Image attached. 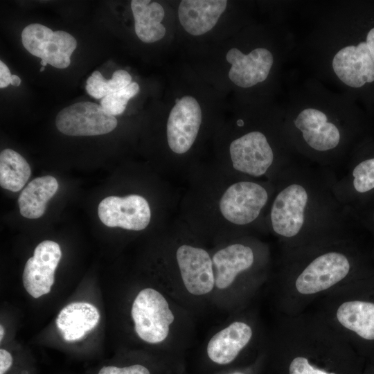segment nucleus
I'll use <instances>...</instances> for the list:
<instances>
[{
	"mask_svg": "<svg viewBox=\"0 0 374 374\" xmlns=\"http://www.w3.org/2000/svg\"><path fill=\"white\" fill-rule=\"evenodd\" d=\"M131 8L135 33L142 42L152 43L165 36L166 28L161 24L165 11L160 3L150 0H132Z\"/></svg>",
	"mask_w": 374,
	"mask_h": 374,
	"instance_id": "aec40b11",
	"label": "nucleus"
},
{
	"mask_svg": "<svg viewBox=\"0 0 374 374\" xmlns=\"http://www.w3.org/2000/svg\"><path fill=\"white\" fill-rule=\"evenodd\" d=\"M98 215L100 221L109 227H121L132 231L145 229L151 219L148 201L136 194L123 197H105L98 205Z\"/></svg>",
	"mask_w": 374,
	"mask_h": 374,
	"instance_id": "0eeeda50",
	"label": "nucleus"
},
{
	"mask_svg": "<svg viewBox=\"0 0 374 374\" xmlns=\"http://www.w3.org/2000/svg\"><path fill=\"white\" fill-rule=\"evenodd\" d=\"M216 270L215 283L219 289L228 287L235 276L251 267L254 254L251 247L240 243L217 251L212 259Z\"/></svg>",
	"mask_w": 374,
	"mask_h": 374,
	"instance_id": "a211bd4d",
	"label": "nucleus"
},
{
	"mask_svg": "<svg viewBox=\"0 0 374 374\" xmlns=\"http://www.w3.org/2000/svg\"><path fill=\"white\" fill-rule=\"evenodd\" d=\"M352 185L359 193L371 191L374 188V158L359 163L352 170Z\"/></svg>",
	"mask_w": 374,
	"mask_h": 374,
	"instance_id": "393cba45",
	"label": "nucleus"
},
{
	"mask_svg": "<svg viewBox=\"0 0 374 374\" xmlns=\"http://www.w3.org/2000/svg\"><path fill=\"white\" fill-rule=\"evenodd\" d=\"M117 119L100 106L80 102L62 109L57 115V130L69 136H96L107 134L117 126Z\"/></svg>",
	"mask_w": 374,
	"mask_h": 374,
	"instance_id": "39448f33",
	"label": "nucleus"
},
{
	"mask_svg": "<svg viewBox=\"0 0 374 374\" xmlns=\"http://www.w3.org/2000/svg\"><path fill=\"white\" fill-rule=\"evenodd\" d=\"M132 82L130 74L125 70L114 72L111 79H105L101 73L95 71L86 82L87 92L93 98L102 99L105 96L120 91Z\"/></svg>",
	"mask_w": 374,
	"mask_h": 374,
	"instance_id": "5701e85b",
	"label": "nucleus"
},
{
	"mask_svg": "<svg viewBox=\"0 0 374 374\" xmlns=\"http://www.w3.org/2000/svg\"><path fill=\"white\" fill-rule=\"evenodd\" d=\"M202 123V109L193 96L181 98L171 109L167 123V140L170 149L181 154L194 143Z\"/></svg>",
	"mask_w": 374,
	"mask_h": 374,
	"instance_id": "1a4fd4ad",
	"label": "nucleus"
},
{
	"mask_svg": "<svg viewBox=\"0 0 374 374\" xmlns=\"http://www.w3.org/2000/svg\"><path fill=\"white\" fill-rule=\"evenodd\" d=\"M251 336L249 326L240 321L233 322L211 339L207 346L208 355L218 364H229L248 344Z\"/></svg>",
	"mask_w": 374,
	"mask_h": 374,
	"instance_id": "f3484780",
	"label": "nucleus"
},
{
	"mask_svg": "<svg viewBox=\"0 0 374 374\" xmlns=\"http://www.w3.org/2000/svg\"><path fill=\"white\" fill-rule=\"evenodd\" d=\"M181 276L187 290L195 295L210 292L215 283L213 261L208 252L184 244L176 253Z\"/></svg>",
	"mask_w": 374,
	"mask_h": 374,
	"instance_id": "9b49d317",
	"label": "nucleus"
},
{
	"mask_svg": "<svg viewBox=\"0 0 374 374\" xmlns=\"http://www.w3.org/2000/svg\"><path fill=\"white\" fill-rule=\"evenodd\" d=\"M302 133L305 142L312 149L326 152L337 148L341 139L337 127L328 121L321 111L307 108L301 111L294 121Z\"/></svg>",
	"mask_w": 374,
	"mask_h": 374,
	"instance_id": "2eb2a0df",
	"label": "nucleus"
},
{
	"mask_svg": "<svg viewBox=\"0 0 374 374\" xmlns=\"http://www.w3.org/2000/svg\"><path fill=\"white\" fill-rule=\"evenodd\" d=\"M12 74L7 65L0 61V88L3 89L11 84Z\"/></svg>",
	"mask_w": 374,
	"mask_h": 374,
	"instance_id": "cd10ccee",
	"label": "nucleus"
},
{
	"mask_svg": "<svg viewBox=\"0 0 374 374\" xmlns=\"http://www.w3.org/2000/svg\"><path fill=\"white\" fill-rule=\"evenodd\" d=\"M139 91V86L132 82L128 86L116 92L110 93L100 100V106L108 114L115 116L125 109L128 100Z\"/></svg>",
	"mask_w": 374,
	"mask_h": 374,
	"instance_id": "b1692460",
	"label": "nucleus"
},
{
	"mask_svg": "<svg viewBox=\"0 0 374 374\" xmlns=\"http://www.w3.org/2000/svg\"><path fill=\"white\" fill-rule=\"evenodd\" d=\"M31 174L26 160L15 150L6 148L0 154V185L12 192L20 190Z\"/></svg>",
	"mask_w": 374,
	"mask_h": 374,
	"instance_id": "4be33fe9",
	"label": "nucleus"
},
{
	"mask_svg": "<svg viewBox=\"0 0 374 374\" xmlns=\"http://www.w3.org/2000/svg\"><path fill=\"white\" fill-rule=\"evenodd\" d=\"M233 168L241 173L258 177L265 175L274 163V152L264 134L248 132L233 140L229 146Z\"/></svg>",
	"mask_w": 374,
	"mask_h": 374,
	"instance_id": "6e6552de",
	"label": "nucleus"
},
{
	"mask_svg": "<svg viewBox=\"0 0 374 374\" xmlns=\"http://www.w3.org/2000/svg\"><path fill=\"white\" fill-rule=\"evenodd\" d=\"M13 364V358L6 350L0 349V374H6Z\"/></svg>",
	"mask_w": 374,
	"mask_h": 374,
	"instance_id": "bb28decb",
	"label": "nucleus"
},
{
	"mask_svg": "<svg viewBox=\"0 0 374 374\" xmlns=\"http://www.w3.org/2000/svg\"><path fill=\"white\" fill-rule=\"evenodd\" d=\"M363 374H374V363Z\"/></svg>",
	"mask_w": 374,
	"mask_h": 374,
	"instance_id": "7c9ffc66",
	"label": "nucleus"
},
{
	"mask_svg": "<svg viewBox=\"0 0 374 374\" xmlns=\"http://www.w3.org/2000/svg\"><path fill=\"white\" fill-rule=\"evenodd\" d=\"M226 5L225 0H183L178 8L179 22L188 33L204 35L215 26Z\"/></svg>",
	"mask_w": 374,
	"mask_h": 374,
	"instance_id": "dca6fc26",
	"label": "nucleus"
},
{
	"mask_svg": "<svg viewBox=\"0 0 374 374\" xmlns=\"http://www.w3.org/2000/svg\"><path fill=\"white\" fill-rule=\"evenodd\" d=\"M21 84V79L17 75H12L11 84L15 87H18Z\"/></svg>",
	"mask_w": 374,
	"mask_h": 374,
	"instance_id": "c756f323",
	"label": "nucleus"
},
{
	"mask_svg": "<svg viewBox=\"0 0 374 374\" xmlns=\"http://www.w3.org/2000/svg\"><path fill=\"white\" fill-rule=\"evenodd\" d=\"M41 64H42V66L45 67V66H46L48 64V63L44 60H41Z\"/></svg>",
	"mask_w": 374,
	"mask_h": 374,
	"instance_id": "473e14b6",
	"label": "nucleus"
},
{
	"mask_svg": "<svg viewBox=\"0 0 374 374\" xmlns=\"http://www.w3.org/2000/svg\"><path fill=\"white\" fill-rule=\"evenodd\" d=\"M366 44L369 50L371 56L374 62V28L371 29L368 33Z\"/></svg>",
	"mask_w": 374,
	"mask_h": 374,
	"instance_id": "c85d7f7f",
	"label": "nucleus"
},
{
	"mask_svg": "<svg viewBox=\"0 0 374 374\" xmlns=\"http://www.w3.org/2000/svg\"><path fill=\"white\" fill-rule=\"evenodd\" d=\"M100 314L92 304L75 302L65 306L60 312L56 325L66 341H75L83 337L98 323Z\"/></svg>",
	"mask_w": 374,
	"mask_h": 374,
	"instance_id": "6ab92c4d",
	"label": "nucleus"
},
{
	"mask_svg": "<svg viewBox=\"0 0 374 374\" xmlns=\"http://www.w3.org/2000/svg\"><path fill=\"white\" fill-rule=\"evenodd\" d=\"M4 335V330L3 326H0V341H1Z\"/></svg>",
	"mask_w": 374,
	"mask_h": 374,
	"instance_id": "2f4dec72",
	"label": "nucleus"
},
{
	"mask_svg": "<svg viewBox=\"0 0 374 374\" xmlns=\"http://www.w3.org/2000/svg\"><path fill=\"white\" fill-rule=\"evenodd\" d=\"M44 66H42L41 69H40V72H42L44 71Z\"/></svg>",
	"mask_w": 374,
	"mask_h": 374,
	"instance_id": "72a5a7b5",
	"label": "nucleus"
},
{
	"mask_svg": "<svg viewBox=\"0 0 374 374\" xmlns=\"http://www.w3.org/2000/svg\"><path fill=\"white\" fill-rule=\"evenodd\" d=\"M314 199L312 189L304 181L287 182L277 193L271 206L273 231L283 238L297 236L307 226Z\"/></svg>",
	"mask_w": 374,
	"mask_h": 374,
	"instance_id": "f257e3e1",
	"label": "nucleus"
},
{
	"mask_svg": "<svg viewBox=\"0 0 374 374\" xmlns=\"http://www.w3.org/2000/svg\"><path fill=\"white\" fill-rule=\"evenodd\" d=\"M269 199L264 186L251 181H240L230 185L219 201L222 216L229 222L239 226L254 222Z\"/></svg>",
	"mask_w": 374,
	"mask_h": 374,
	"instance_id": "7ed1b4c3",
	"label": "nucleus"
},
{
	"mask_svg": "<svg viewBox=\"0 0 374 374\" xmlns=\"http://www.w3.org/2000/svg\"><path fill=\"white\" fill-rule=\"evenodd\" d=\"M24 47L33 55L58 69L71 63V55L77 47L75 37L63 30L53 31L39 24L26 26L21 33Z\"/></svg>",
	"mask_w": 374,
	"mask_h": 374,
	"instance_id": "20e7f679",
	"label": "nucleus"
},
{
	"mask_svg": "<svg viewBox=\"0 0 374 374\" xmlns=\"http://www.w3.org/2000/svg\"><path fill=\"white\" fill-rule=\"evenodd\" d=\"M350 268V260L344 253H324L312 260L299 275L296 288L302 294L325 290L344 279Z\"/></svg>",
	"mask_w": 374,
	"mask_h": 374,
	"instance_id": "423d86ee",
	"label": "nucleus"
},
{
	"mask_svg": "<svg viewBox=\"0 0 374 374\" xmlns=\"http://www.w3.org/2000/svg\"><path fill=\"white\" fill-rule=\"evenodd\" d=\"M58 188L57 179L46 175L33 179L21 191L18 198L19 211L28 219H37L43 215L48 200Z\"/></svg>",
	"mask_w": 374,
	"mask_h": 374,
	"instance_id": "412c9836",
	"label": "nucleus"
},
{
	"mask_svg": "<svg viewBox=\"0 0 374 374\" xmlns=\"http://www.w3.org/2000/svg\"><path fill=\"white\" fill-rule=\"evenodd\" d=\"M138 336L150 344L163 341L168 336L174 315L163 296L152 288L141 290L131 310Z\"/></svg>",
	"mask_w": 374,
	"mask_h": 374,
	"instance_id": "f03ea898",
	"label": "nucleus"
},
{
	"mask_svg": "<svg viewBox=\"0 0 374 374\" xmlns=\"http://www.w3.org/2000/svg\"><path fill=\"white\" fill-rule=\"evenodd\" d=\"M226 60L231 64L229 79L243 88L251 87L265 80L274 62L271 53L264 48H257L247 55L232 48L227 52Z\"/></svg>",
	"mask_w": 374,
	"mask_h": 374,
	"instance_id": "f8f14e48",
	"label": "nucleus"
},
{
	"mask_svg": "<svg viewBox=\"0 0 374 374\" xmlns=\"http://www.w3.org/2000/svg\"><path fill=\"white\" fill-rule=\"evenodd\" d=\"M332 64L337 77L349 87L358 88L374 81V62L366 42L340 49Z\"/></svg>",
	"mask_w": 374,
	"mask_h": 374,
	"instance_id": "ddd939ff",
	"label": "nucleus"
},
{
	"mask_svg": "<svg viewBox=\"0 0 374 374\" xmlns=\"http://www.w3.org/2000/svg\"><path fill=\"white\" fill-rule=\"evenodd\" d=\"M61 256L60 247L54 241L44 240L35 247L23 272L24 287L31 296L37 299L49 293Z\"/></svg>",
	"mask_w": 374,
	"mask_h": 374,
	"instance_id": "9d476101",
	"label": "nucleus"
},
{
	"mask_svg": "<svg viewBox=\"0 0 374 374\" xmlns=\"http://www.w3.org/2000/svg\"><path fill=\"white\" fill-rule=\"evenodd\" d=\"M337 318L368 346L366 353L374 363V294L343 303L337 309Z\"/></svg>",
	"mask_w": 374,
	"mask_h": 374,
	"instance_id": "4468645a",
	"label": "nucleus"
},
{
	"mask_svg": "<svg viewBox=\"0 0 374 374\" xmlns=\"http://www.w3.org/2000/svg\"><path fill=\"white\" fill-rule=\"evenodd\" d=\"M98 374H150L148 368L141 364L120 367L113 365L103 366Z\"/></svg>",
	"mask_w": 374,
	"mask_h": 374,
	"instance_id": "a878e982",
	"label": "nucleus"
}]
</instances>
